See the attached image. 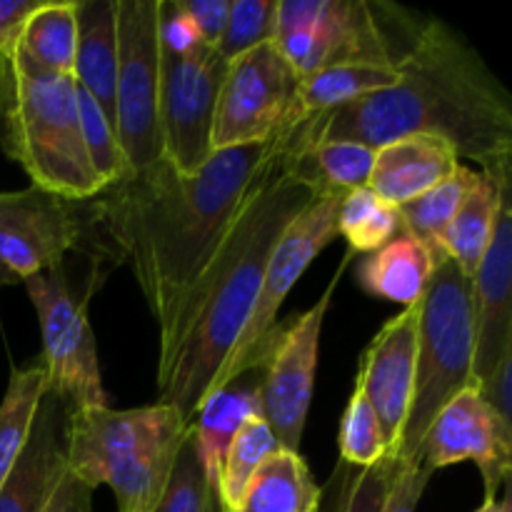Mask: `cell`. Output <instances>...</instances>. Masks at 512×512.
<instances>
[{"label":"cell","instance_id":"obj_2","mask_svg":"<svg viewBox=\"0 0 512 512\" xmlns=\"http://www.w3.org/2000/svg\"><path fill=\"white\" fill-rule=\"evenodd\" d=\"M300 140H353L378 150L408 135L448 140L480 170L512 160V105L478 50L430 18L398 60V80L295 130Z\"/></svg>","mask_w":512,"mask_h":512},{"label":"cell","instance_id":"obj_39","mask_svg":"<svg viewBox=\"0 0 512 512\" xmlns=\"http://www.w3.org/2000/svg\"><path fill=\"white\" fill-rule=\"evenodd\" d=\"M43 3L45 0H0V55L18 45L25 23Z\"/></svg>","mask_w":512,"mask_h":512},{"label":"cell","instance_id":"obj_1","mask_svg":"<svg viewBox=\"0 0 512 512\" xmlns=\"http://www.w3.org/2000/svg\"><path fill=\"white\" fill-rule=\"evenodd\" d=\"M290 133L268 143L215 150L193 175L178 173L160 158L83 200L85 218L135 275L158 328L173 318L218 253L250 193L278 163Z\"/></svg>","mask_w":512,"mask_h":512},{"label":"cell","instance_id":"obj_38","mask_svg":"<svg viewBox=\"0 0 512 512\" xmlns=\"http://www.w3.org/2000/svg\"><path fill=\"white\" fill-rule=\"evenodd\" d=\"M180 8L208 48L215 50L230 15V0H180Z\"/></svg>","mask_w":512,"mask_h":512},{"label":"cell","instance_id":"obj_18","mask_svg":"<svg viewBox=\"0 0 512 512\" xmlns=\"http://www.w3.org/2000/svg\"><path fill=\"white\" fill-rule=\"evenodd\" d=\"M65 408L53 393L40 400L23 455L0 488V512H43L65 473Z\"/></svg>","mask_w":512,"mask_h":512},{"label":"cell","instance_id":"obj_7","mask_svg":"<svg viewBox=\"0 0 512 512\" xmlns=\"http://www.w3.org/2000/svg\"><path fill=\"white\" fill-rule=\"evenodd\" d=\"M273 43L300 78L333 65L400 60L365 0H278Z\"/></svg>","mask_w":512,"mask_h":512},{"label":"cell","instance_id":"obj_40","mask_svg":"<svg viewBox=\"0 0 512 512\" xmlns=\"http://www.w3.org/2000/svg\"><path fill=\"white\" fill-rule=\"evenodd\" d=\"M43 512H93V490L65 470Z\"/></svg>","mask_w":512,"mask_h":512},{"label":"cell","instance_id":"obj_29","mask_svg":"<svg viewBox=\"0 0 512 512\" xmlns=\"http://www.w3.org/2000/svg\"><path fill=\"white\" fill-rule=\"evenodd\" d=\"M475 180H478V170L460 165L443 183L398 208L403 228L413 233L420 243L428 245L435 258H445L440 253V240H443V233L448 230L450 220L455 218L460 203L475 185Z\"/></svg>","mask_w":512,"mask_h":512},{"label":"cell","instance_id":"obj_33","mask_svg":"<svg viewBox=\"0 0 512 512\" xmlns=\"http://www.w3.org/2000/svg\"><path fill=\"white\" fill-rule=\"evenodd\" d=\"M340 455L343 463L353 468H373L388 458V443L383 438L380 420L358 383L340 420Z\"/></svg>","mask_w":512,"mask_h":512},{"label":"cell","instance_id":"obj_28","mask_svg":"<svg viewBox=\"0 0 512 512\" xmlns=\"http://www.w3.org/2000/svg\"><path fill=\"white\" fill-rule=\"evenodd\" d=\"M48 395V378L40 363L10 370V383L0 403V488L23 455L40 400Z\"/></svg>","mask_w":512,"mask_h":512},{"label":"cell","instance_id":"obj_20","mask_svg":"<svg viewBox=\"0 0 512 512\" xmlns=\"http://www.w3.org/2000/svg\"><path fill=\"white\" fill-rule=\"evenodd\" d=\"M298 130V128H295ZM288 135L283 170L318 198H345L368 185L375 150L353 140H300Z\"/></svg>","mask_w":512,"mask_h":512},{"label":"cell","instance_id":"obj_30","mask_svg":"<svg viewBox=\"0 0 512 512\" xmlns=\"http://www.w3.org/2000/svg\"><path fill=\"white\" fill-rule=\"evenodd\" d=\"M403 230L395 205L385 203L368 185L355 188L340 200L338 235L348 240L350 250L373 253Z\"/></svg>","mask_w":512,"mask_h":512},{"label":"cell","instance_id":"obj_24","mask_svg":"<svg viewBox=\"0 0 512 512\" xmlns=\"http://www.w3.org/2000/svg\"><path fill=\"white\" fill-rule=\"evenodd\" d=\"M508 178H512V160L490 170H478V180L468 190L458 213L443 233L440 253L453 260L463 270L465 278H473L475 268H478L480 258L488 248L495 213H498L500 190Z\"/></svg>","mask_w":512,"mask_h":512},{"label":"cell","instance_id":"obj_21","mask_svg":"<svg viewBox=\"0 0 512 512\" xmlns=\"http://www.w3.org/2000/svg\"><path fill=\"white\" fill-rule=\"evenodd\" d=\"M78 45L73 78L115 125V73H118V13L115 0H75Z\"/></svg>","mask_w":512,"mask_h":512},{"label":"cell","instance_id":"obj_9","mask_svg":"<svg viewBox=\"0 0 512 512\" xmlns=\"http://www.w3.org/2000/svg\"><path fill=\"white\" fill-rule=\"evenodd\" d=\"M340 200L343 198H318L315 195L308 208L300 210L298 218L283 230L273 253H270L268 265H265L263 285H260L248 325H245L238 345L230 353L225 368L220 370L213 390L225 388L240 375L258 370L263 365L285 298L295 288V283L303 278L310 263L328 248L330 240L338 238Z\"/></svg>","mask_w":512,"mask_h":512},{"label":"cell","instance_id":"obj_22","mask_svg":"<svg viewBox=\"0 0 512 512\" xmlns=\"http://www.w3.org/2000/svg\"><path fill=\"white\" fill-rule=\"evenodd\" d=\"M253 418H263V408H260V368L255 370L253 380H245V375H240L238 380H233L225 388L213 390L195 413L193 423H190L195 450H198L200 463H203L205 473L213 480L215 488L220 483V468H223V458L230 440Z\"/></svg>","mask_w":512,"mask_h":512},{"label":"cell","instance_id":"obj_10","mask_svg":"<svg viewBox=\"0 0 512 512\" xmlns=\"http://www.w3.org/2000/svg\"><path fill=\"white\" fill-rule=\"evenodd\" d=\"M25 288L43 333L40 365L48 378V393H53L68 410L108 405L85 300L70 290L63 265L28 278Z\"/></svg>","mask_w":512,"mask_h":512},{"label":"cell","instance_id":"obj_23","mask_svg":"<svg viewBox=\"0 0 512 512\" xmlns=\"http://www.w3.org/2000/svg\"><path fill=\"white\" fill-rule=\"evenodd\" d=\"M440 260L443 258H435L428 245L403 228L358 265V283L375 298L410 308L420 303Z\"/></svg>","mask_w":512,"mask_h":512},{"label":"cell","instance_id":"obj_32","mask_svg":"<svg viewBox=\"0 0 512 512\" xmlns=\"http://www.w3.org/2000/svg\"><path fill=\"white\" fill-rule=\"evenodd\" d=\"M153 512H225L218 488L200 463L190 428L180 443L170 478Z\"/></svg>","mask_w":512,"mask_h":512},{"label":"cell","instance_id":"obj_31","mask_svg":"<svg viewBox=\"0 0 512 512\" xmlns=\"http://www.w3.org/2000/svg\"><path fill=\"white\" fill-rule=\"evenodd\" d=\"M278 450H283L275 440L273 430L268 428L263 418H253L243 425V428L235 433V438L230 440L228 450H225L223 468H220V503L223 510L230 512L235 508V503L240 500L243 490L248 488L250 478L258 473L260 465L275 455Z\"/></svg>","mask_w":512,"mask_h":512},{"label":"cell","instance_id":"obj_42","mask_svg":"<svg viewBox=\"0 0 512 512\" xmlns=\"http://www.w3.org/2000/svg\"><path fill=\"white\" fill-rule=\"evenodd\" d=\"M475 512H512V490L510 480L503 485V498H485Z\"/></svg>","mask_w":512,"mask_h":512},{"label":"cell","instance_id":"obj_27","mask_svg":"<svg viewBox=\"0 0 512 512\" xmlns=\"http://www.w3.org/2000/svg\"><path fill=\"white\" fill-rule=\"evenodd\" d=\"M75 45H78V18L75 0H45L25 23L18 50L43 70L73 75Z\"/></svg>","mask_w":512,"mask_h":512},{"label":"cell","instance_id":"obj_37","mask_svg":"<svg viewBox=\"0 0 512 512\" xmlns=\"http://www.w3.org/2000/svg\"><path fill=\"white\" fill-rule=\"evenodd\" d=\"M430 478L433 473L423 463H393V473H390L378 512H418L420 498Z\"/></svg>","mask_w":512,"mask_h":512},{"label":"cell","instance_id":"obj_17","mask_svg":"<svg viewBox=\"0 0 512 512\" xmlns=\"http://www.w3.org/2000/svg\"><path fill=\"white\" fill-rule=\"evenodd\" d=\"M418 358V303L405 308L380 328L360 358L355 383L373 405L388 443V455L398 445L415 390Z\"/></svg>","mask_w":512,"mask_h":512},{"label":"cell","instance_id":"obj_15","mask_svg":"<svg viewBox=\"0 0 512 512\" xmlns=\"http://www.w3.org/2000/svg\"><path fill=\"white\" fill-rule=\"evenodd\" d=\"M468 460L483 475L485 498H498L512 470V423L478 388H465L445 403L420 445V463L430 473Z\"/></svg>","mask_w":512,"mask_h":512},{"label":"cell","instance_id":"obj_3","mask_svg":"<svg viewBox=\"0 0 512 512\" xmlns=\"http://www.w3.org/2000/svg\"><path fill=\"white\" fill-rule=\"evenodd\" d=\"M283 153L250 193L173 318L160 328L158 403L173 405L188 425L213 393L220 370L248 325L275 243L315 198L285 173Z\"/></svg>","mask_w":512,"mask_h":512},{"label":"cell","instance_id":"obj_8","mask_svg":"<svg viewBox=\"0 0 512 512\" xmlns=\"http://www.w3.org/2000/svg\"><path fill=\"white\" fill-rule=\"evenodd\" d=\"M115 13H118L115 135L128 168L143 170L163 158L158 118V0H115Z\"/></svg>","mask_w":512,"mask_h":512},{"label":"cell","instance_id":"obj_35","mask_svg":"<svg viewBox=\"0 0 512 512\" xmlns=\"http://www.w3.org/2000/svg\"><path fill=\"white\" fill-rule=\"evenodd\" d=\"M275 23H278V0H233L215 53L230 63L258 45L273 43Z\"/></svg>","mask_w":512,"mask_h":512},{"label":"cell","instance_id":"obj_4","mask_svg":"<svg viewBox=\"0 0 512 512\" xmlns=\"http://www.w3.org/2000/svg\"><path fill=\"white\" fill-rule=\"evenodd\" d=\"M0 148L35 188L90 200L103 183L85 155L73 75L43 70L15 45L0 55Z\"/></svg>","mask_w":512,"mask_h":512},{"label":"cell","instance_id":"obj_14","mask_svg":"<svg viewBox=\"0 0 512 512\" xmlns=\"http://www.w3.org/2000/svg\"><path fill=\"white\" fill-rule=\"evenodd\" d=\"M83 200H68L35 185L0 193V288L63 265L85 235Z\"/></svg>","mask_w":512,"mask_h":512},{"label":"cell","instance_id":"obj_16","mask_svg":"<svg viewBox=\"0 0 512 512\" xmlns=\"http://www.w3.org/2000/svg\"><path fill=\"white\" fill-rule=\"evenodd\" d=\"M512 178L500 190L498 213H495L490 243L470 278L473 300V383H485L498 370L505 355L512 353Z\"/></svg>","mask_w":512,"mask_h":512},{"label":"cell","instance_id":"obj_13","mask_svg":"<svg viewBox=\"0 0 512 512\" xmlns=\"http://www.w3.org/2000/svg\"><path fill=\"white\" fill-rule=\"evenodd\" d=\"M348 263L350 253L345 255L313 308L290 318V323L275 325L268 355L260 365L263 420L273 430L280 448L288 453H300V440H303L305 420H308L310 400H313L323 320Z\"/></svg>","mask_w":512,"mask_h":512},{"label":"cell","instance_id":"obj_12","mask_svg":"<svg viewBox=\"0 0 512 512\" xmlns=\"http://www.w3.org/2000/svg\"><path fill=\"white\" fill-rule=\"evenodd\" d=\"M225 73L228 63L205 43L185 50L160 45V138L163 158L178 173H198L215 153L213 118Z\"/></svg>","mask_w":512,"mask_h":512},{"label":"cell","instance_id":"obj_6","mask_svg":"<svg viewBox=\"0 0 512 512\" xmlns=\"http://www.w3.org/2000/svg\"><path fill=\"white\" fill-rule=\"evenodd\" d=\"M473 355L470 278H465L453 260L443 258L418 303L415 390L403 433L388 455L393 463H420V445L440 408L465 388H475Z\"/></svg>","mask_w":512,"mask_h":512},{"label":"cell","instance_id":"obj_41","mask_svg":"<svg viewBox=\"0 0 512 512\" xmlns=\"http://www.w3.org/2000/svg\"><path fill=\"white\" fill-rule=\"evenodd\" d=\"M478 393L512 423V353L505 355L503 363L480 385Z\"/></svg>","mask_w":512,"mask_h":512},{"label":"cell","instance_id":"obj_19","mask_svg":"<svg viewBox=\"0 0 512 512\" xmlns=\"http://www.w3.org/2000/svg\"><path fill=\"white\" fill-rule=\"evenodd\" d=\"M460 168L453 145L435 135H408L375 150L368 188L385 203L400 205L420 198Z\"/></svg>","mask_w":512,"mask_h":512},{"label":"cell","instance_id":"obj_26","mask_svg":"<svg viewBox=\"0 0 512 512\" xmlns=\"http://www.w3.org/2000/svg\"><path fill=\"white\" fill-rule=\"evenodd\" d=\"M398 80V65L353 63L333 65L303 75L295 98V115L300 123L315 115L333 113L370 93L390 88Z\"/></svg>","mask_w":512,"mask_h":512},{"label":"cell","instance_id":"obj_25","mask_svg":"<svg viewBox=\"0 0 512 512\" xmlns=\"http://www.w3.org/2000/svg\"><path fill=\"white\" fill-rule=\"evenodd\" d=\"M323 490L300 453L270 455L230 512H320Z\"/></svg>","mask_w":512,"mask_h":512},{"label":"cell","instance_id":"obj_34","mask_svg":"<svg viewBox=\"0 0 512 512\" xmlns=\"http://www.w3.org/2000/svg\"><path fill=\"white\" fill-rule=\"evenodd\" d=\"M78 115L90 168L98 175L103 188H108V185L118 183L125 173H130L123 150H120L118 135H115V125L105 118L98 103L83 88H78Z\"/></svg>","mask_w":512,"mask_h":512},{"label":"cell","instance_id":"obj_5","mask_svg":"<svg viewBox=\"0 0 512 512\" xmlns=\"http://www.w3.org/2000/svg\"><path fill=\"white\" fill-rule=\"evenodd\" d=\"M190 425L173 405L68 410L65 470L95 490L108 485L118 512H153Z\"/></svg>","mask_w":512,"mask_h":512},{"label":"cell","instance_id":"obj_36","mask_svg":"<svg viewBox=\"0 0 512 512\" xmlns=\"http://www.w3.org/2000/svg\"><path fill=\"white\" fill-rule=\"evenodd\" d=\"M393 460H380L373 468H353L340 460L335 468V500L330 512H378L388 488Z\"/></svg>","mask_w":512,"mask_h":512},{"label":"cell","instance_id":"obj_11","mask_svg":"<svg viewBox=\"0 0 512 512\" xmlns=\"http://www.w3.org/2000/svg\"><path fill=\"white\" fill-rule=\"evenodd\" d=\"M300 75L275 43L230 60L213 118V150L268 143L300 125L295 115Z\"/></svg>","mask_w":512,"mask_h":512}]
</instances>
